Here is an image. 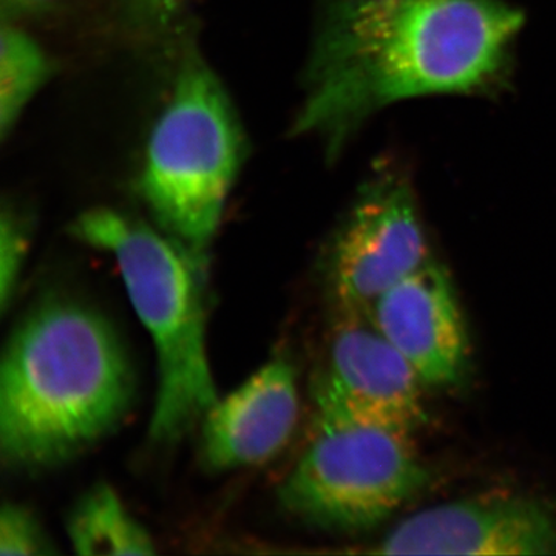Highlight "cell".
<instances>
[{"label": "cell", "instance_id": "8", "mask_svg": "<svg viewBox=\"0 0 556 556\" xmlns=\"http://www.w3.org/2000/svg\"><path fill=\"white\" fill-rule=\"evenodd\" d=\"M424 387L367 313L340 311L316 399L367 422L413 434L426 422Z\"/></svg>", "mask_w": 556, "mask_h": 556}, {"label": "cell", "instance_id": "3", "mask_svg": "<svg viewBox=\"0 0 556 556\" xmlns=\"http://www.w3.org/2000/svg\"><path fill=\"white\" fill-rule=\"evenodd\" d=\"M73 236L109 252L135 313L150 332L159 362V391L150 419L152 441L169 445L189 433L218 401L206 350L203 266L167 233L119 214L91 208Z\"/></svg>", "mask_w": 556, "mask_h": 556}, {"label": "cell", "instance_id": "10", "mask_svg": "<svg viewBox=\"0 0 556 556\" xmlns=\"http://www.w3.org/2000/svg\"><path fill=\"white\" fill-rule=\"evenodd\" d=\"M298 380L287 358L260 368L201 420V460L212 471L260 466L276 457L299 422Z\"/></svg>", "mask_w": 556, "mask_h": 556}, {"label": "cell", "instance_id": "1", "mask_svg": "<svg viewBox=\"0 0 556 556\" xmlns=\"http://www.w3.org/2000/svg\"><path fill=\"white\" fill-rule=\"evenodd\" d=\"M522 24L506 0H321L292 134L336 159L394 102L495 94Z\"/></svg>", "mask_w": 556, "mask_h": 556}, {"label": "cell", "instance_id": "6", "mask_svg": "<svg viewBox=\"0 0 556 556\" xmlns=\"http://www.w3.org/2000/svg\"><path fill=\"white\" fill-rule=\"evenodd\" d=\"M412 175L401 161H376L334 237L329 273L340 311L371 303L430 257Z\"/></svg>", "mask_w": 556, "mask_h": 556}, {"label": "cell", "instance_id": "11", "mask_svg": "<svg viewBox=\"0 0 556 556\" xmlns=\"http://www.w3.org/2000/svg\"><path fill=\"white\" fill-rule=\"evenodd\" d=\"M70 543L79 555H153L155 543L108 484L91 486L70 514Z\"/></svg>", "mask_w": 556, "mask_h": 556}, {"label": "cell", "instance_id": "4", "mask_svg": "<svg viewBox=\"0 0 556 556\" xmlns=\"http://www.w3.org/2000/svg\"><path fill=\"white\" fill-rule=\"evenodd\" d=\"M244 152L217 75L200 56L188 58L150 131L138 189L163 232L203 268Z\"/></svg>", "mask_w": 556, "mask_h": 556}, {"label": "cell", "instance_id": "15", "mask_svg": "<svg viewBox=\"0 0 556 556\" xmlns=\"http://www.w3.org/2000/svg\"><path fill=\"white\" fill-rule=\"evenodd\" d=\"M139 9L155 22H169L177 14L182 0H137Z\"/></svg>", "mask_w": 556, "mask_h": 556}, {"label": "cell", "instance_id": "7", "mask_svg": "<svg viewBox=\"0 0 556 556\" xmlns=\"http://www.w3.org/2000/svg\"><path fill=\"white\" fill-rule=\"evenodd\" d=\"M369 554L556 555V507L541 497L490 493L409 515Z\"/></svg>", "mask_w": 556, "mask_h": 556}, {"label": "cell", "instance_id": "12", "mask_svg": "<svg viewBox=\"0 0 556 556\" xmlns=\"http://www.w3.org/2000/svg\"><path fill=\"white\" fill-rule=\"evenodd\" d=\"M51 62L38 42L16 25L0 35V135L9 138L25 108L51 76Z\"/></svg>", "mask_w": 556, "mask_h": 556}, {"label": "cell", "instance_id": "5", "mask_svg": "<svg viewBox=\"0 0 556 556\" xmlns=\"http://www.w3.org/2000/svg\"><path fill=\"white\" fill-rule=\"evenodd\" d=\"M316 405L308 447L280 490L295 517L325 529L367 530L428 484L412 433L358 419L320 399Z\"/></svg>", "mask_w": 556, "mask_h": 556}, {"label": "cell", "instance_id": "14", "mask_svg": "<svg viewBox=\"0 0 556 556\" xmlns=\"http://www.w3.org/2000/svg\"><path fill=\"white\" fill-rule=\"evenodd\" d=\"M27 248L28 233L24 218L11 208H3L0 219V302L3 311L16 288Z\"/></svg>", "mask_w": 556, "mask_h": 556}, {"label": "cell", "instance_id": "2", "mask_svg": "<svg viewBox=\"0 0 556 556\" xmlns=\"http://www.w3.org/2000/svg\"><path fill=\"white\" fill-rule=\"evenodd\" d=\"M134 369L98 311L49 300L11 336L0 367V455L13 468L72 459L119 426Z\"/></svg>", "mask_w": 556, "mask_h": 556}, {"label": "cell", "instance_id": "9", "mask_svg": "<svg viewBox=\"0 0 556 556\" xmlns=\"http://www.w3.org/2000/svg\"><path fill=\"white\" fill-rule=\"evenodd\" d=\"M380 334L426 387L456 386L468 364V332L447 269L433 255L367 311Z\"/></svg>", "mask_w": 556, "mask_h": 556}, {"label": "cell", "instance_id": "13", "mask_svg": "<svg viewBox=\"0 0 556 556\" xmlns=\"http://www.w3.org/2000/svg\"><path fill=\"white\" fill-rule=\"evenodd\" d=\"M53 547L27 507L5 504L0 514V555H50Z\"/></svg>", "mask_w": 556, "mask_h": 556}, {"label": "cell", "instance_id": "16", "mask_svg": "<svg viewBox=\"0 0 556 556\" xmlns=\"http://www.w3.org/2000/svg\"><path fill=\"white\" fill-rule=\"evenodd\" d=\"M53 0H3L11 10H38L40 7L49 5Z\"/></svg>", "mask_w": 556, "mask_h": 556}]
</instances>
